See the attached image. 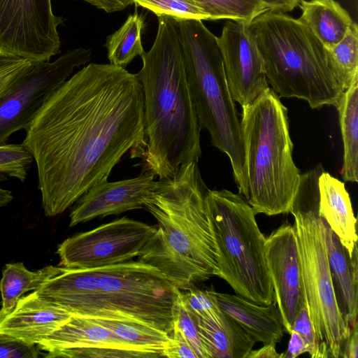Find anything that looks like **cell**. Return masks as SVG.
Returning a JSON list of instances; mask_svg holds the SVG:
<instances>
[{
	"label": "cell",
	"mask_w": 358,
	"mask_h": 358,
	"mask_svg": "<svg viewBox=\"0 0 358 358\" xmlns=\"http://www.w3.org/2000/svg\"><path fill=\"white\" fill-rule=\"evenodd\" d=\"M26 131L22 144L36 164L45 214L59 215L108 180L128 151L143 157L142 85L125 69L90 63L55 91Z\"/></svg>",
	"instance_id": "1"
},
{
	"label": "cell",
	"mask_w": 358,
	"mask_h": 358,
	"mask_svg": "<svg viewBox=\"0 0 358 358\" xmlns=\"http://www.w3.org/2000/svg\"><path fill=\"white\" fill-rule=\"evenodd\" d=\"M136 73L144 96L145 169L159 179L201 156L198 117L185 70L176 20L158 17L155 40Z\"/></svg>",
	"instance_id": "2"
},
{
	"label": "cell",
	"mask_w": 358,
	"mask_h": 358,
	"mask_svg": "<svg viewBox=\"0 0 358 358\" xmlns=\"http://www.w3.org/2000/svg\"><path fill=\"white\" fill-rule=\"evenodd\" d=\"M208 191L196 162L162 178L143 202L156 231L138 260L156 268L180 290L218 275L217 254L205 206Z\"/></svg>",
	"instance_id": "3"
},
{
	"label": "cell",
	"mask_w": 358,
	"mask_h": 358,
	"mask_svg": "<svg viewBox=\"0 0 358 358\" xmlns=\"http://www.w3.org/2000/svg\"><path fill=\"white\" fill-rule=\"evenodd\" d=\"M180 291L156 268L130 260L95 268H64L34 292L72 315L130 319L171 336Z\"/></svg>",
	"instance_id": "4"
},
{
	"label": "cell",
	"mask_w": 358,
	"mask_h": 358,
	"mask_svg": "<svg viewBox=\"0 0 358 358\" xmlns=\"http://www.w3.org/2000/svg\"><path fill=\"white\" fill-rule=\"evenodd\" d=\"M248 29L268 84L280 98L304 100L313 109L337 106L345 90L334 74L329 52L299 19L267 10Z\"/></svg>",
	"instance_id": "5"
},
{
	"label": "cell",
	"mask_w": 358,
	"mask_h": 358,
	"mask_svg": "<svg viewBox=\"0 0 358 358\" xmlns=\"http://www.w3.org/2000/svg\"><path fill=\"white\" fill-rule=\"evenodd\" d=\"M242 108L246 176L243 198L256 214L288 213L301 173L293 160L287 109L270 87Z\"/></svg>",
	"instance_id": "6"
},
{
	"label": "cell",
	"mask_w": 358,
	"mask_h": 358,
	"mask_svg": "<svg viewBox=\"0 0 358 358\" xmlns=\"http://www.w3.org/2000/svg\"><path fill=\"white\" fill-rule=\"evenodd\" d=\"M186 78L201 129L229 157L239 194L246 191L245 151L239 113L227 83L215 36L201 20L176 21Z\"/></svg>",
	"instance_id": "7"
},
{
	"label": "cell",
	"mask_w": 358,
	"mask_h": 358,
	"mask_svg": "<svg viewBox=\"0 0 358 358\" xmlns=\"http://www.w3.org/2000/svg\"><path fill=\"white\" fill-rule=\"evenodd\" d=\"M319 164L301 174L289 211L294 218L305 299L316 336L329 357H341L351 327L339 306L326 247L324 220L319 215Z\"/></svg>",
	"instance_id": "8"
},
{
	"label": "cell",
	"mask_w": 358,
	"mask_h": 358,
	"mask_svg": "<svg viewBox=\"0 0 358 358\" xmlns=\"http://www.w3.org/2000/svg\"><path fill=\"white\" fill-rule=\"evenodd\" d=\"M205 206L215 246L218 277L237 295L260 305L274 301L266 263V237L246 200L227 189H208Z\"/></svg>",
	"instance_id": "9"
},
{
	"label": "cell",
	"mask_w": 358,
	"mask_h": 358,
	"mask_svg": "<svg viewBox=\"0 0 358 358\" xmlns=\"http://www.w3.org/2000/svg\"><path fill=\"white\" fill-rule=\"evenodd\" d=\"M92 52L78 48L52 62H35L0 96V145L10 136L27 130L43 104L69 77L73 69L90 61Z\"/></svg>",
	"instance_id": "10"
},
{
	"label": "cell",
	"mask_w": 358,
	"mask_h": 358,
	"mask_svg": "<svg viewBox=\"0 0 358 358\" xmlns=\"http://www.w3.org/2000/svg\"><path fill=\"white\" fill-rule=\"evenodd\" d=\"M156 229V225L127 217L114 220L64 240L57 252L59 266L89 269L130 261Z\"/></svg>",
	"instance_id": "11"
},
{
	"label": "cell",
	"mask_w": 358,
	"mask_h": 358,
	"mask_svg": "<svg viewBox=\"0 0 358 358\" xmlns=\"http://www.w3.org/2000/svg\"><path fill=\"white\" fill-rule=\"evenodd\" d=\"M51 0H0V55L49 62L60 52Z\"/></svg>",
	"instance_id": "12"
},
{
	"label": "cell",
	"mask_w": 358,
	"mask_h": 358,
	"mask_svg": "<svg viewBox=\"0 0 358 358\" xmlns=\"http://www.w3.org/2000/svg\"><path fill=\"white\" fill-rule=\"evenodd\" d=\"M248 25L229 20L217 37L231 96L242 108L252 103L269 87L261 56Z\"/></svg>",
	"instance_id": "13"
},
{
	"label": "cell",
	"mask_w": 358,
	"mask_h": 358,
	"mask_svg": "<svg viewBox=\"0 0 358 358\" xmlns=\"http://www.w3.org/2000/svg\"><path fill=\"white\" fill-rule=\"evenodd\" d=\"M264 255L274 301L285 331L289 334L294 317L306 303L294 225L284 223L272 231L266 238Z\"/></svg>",
	"instance_id": "14"
},
{
	"label": "cell",
	"mask_w": 358,
	"mask_h": 358,
	"mask_svg": "<svg viewBox=\"0 0 358 358\" xmlns=\"http://www.w3.org/2000/svg\"><path fill=\"white\" fill-rule=\"evenodd\" d=\"M155 185V175L148 171L133 178L100 182L78 199L70 214L69 226L143 208L145 198Z\"/></svg>",
	"instance_id": "15"
},
{
	"label": "cell",
	"mask_w": 358,
	"mask_h": 358,
	"mask_svg": "<svg viewBox=\"0 0 358 358\" xmlns=\"http://www.w3.org/2000/svg\"><path fill=\"white\" fill-rule=\"evenodd\" d=\"M71 316L70 312L34 291L21 297L12 313L0 322V333L37 345Z\"/></svg>",
	"instance_id": "16"
},
{
	"label": "cell",
	"mask_w": 358,
	"mask_h": 358,
	"mask_svg": "<svg viewBox=\"0 0 358 358\" xmlns=\"http://www.w3.org/2000/svg\"><path fill=\"white\" fill-rule=\"evenodd\" d=\"M214 294L221 310L235 320L255 342L265 345L281 341L285 328L275 301L265 306L237 294L215 290Z\"/></svg>",
	"instance_id": "17"
},
{
	"label": "cell",
	"mask_w": 358,
	"mask_h": 358,
	"mask_svg": "<svg viewBox=\"0 0 358 358\" xmlns=\"http://www.w3.org/2000/svg\"><path fill=\"white\" fill-rule=\"evenodd\" d=\"M319 215L352 257L357 245V219L344 182L323 170L318 178Z\"/></svg>",
	"instance_id": "18"
},
{
	"label": "cell",
	"mask_w": 358,
	"mask_h": 358,
	"mask_svg": "<svg viewBox=\"0 0 358 358\" xmlns=\"http://www.w3.org/2000/svg\"><path fill=\"white\" fill-rule=\"evenodd\" d=\"M37 345L40 350L47 352L89 347H110L141 351L103 326L88 317L76 315H72L68 322L41 341Z\"/></svg>",
	"instance_id": "19"
},
{
	"label": "cell",
	"mask_w": 358,
	"mask_h": 358,
	"mask_svg": "<svg viewBox=\"0 0 358 358\" xmlns=\"http://www.w3.org/2000/svg\"><path fill=\"white\" fill-rule=\"evenodd\" d=\"M324 236L329 264L343 307V313L350 327L357 319L358 264L357 247L355 246L350 257L338 236L324 220Z\"/></svg>",
	"instance_id": "20"
},
{
	"label": "cell",
	"mask_w": 358,
	"mask_h": 358,
	"mask_svg": "<svg viewBox=\"0 0 358 358\" xmlns=\"http://www.w3.org/2000/svg\"><path fill=\"white\" fill-rule=\"evenodd\" d=\"M194 318L207 358H245L252 350L255 340L225 313L217 321Z\"/></svg>",
	"instance_id": "21"
},
{
	"label": "cell",
	"mask_w": 358,
	"mask_h": 358,
	"mask_svg": "<svg viewBox=\"0 0 358 358\" xmlns=\"http://www.w3.org/2000/svg\"><path fill=\"white\" fill-rule=\"evenodd\" d=\"M299 18L329 50L341 42L354 23L336 0H300Z\"/></svg>",
	"instance_id": "22"
},
{
	"label": "cell",
	"mask_w": 358,
	"mask_h": 358,
	"mask_svg": "<svg viewBox=\"0 0 358 358\" xmlns=\"http://www.w3.org/2000/svg\"><path fill=\"white\" fill-rule=\"evenodd\" d=\"M64 268L60 266H48L30 271L22 262L6 264L0 281L2 299L0 322L12 313L25 292L38 289L46 281L62 272Z\"/></svg>",
	"instance_id": "23"
},
{
	"label": "cell",
	"mask_w": 358,
	"mask_h": 358,
	"mask_svg": "<svg viewBox=\"0 0 358 358\" xmlns=\"http://www.w3.org/2000/svg\"><path fill=\"white\" fill-rule=\"evenodd\" d=\"M343 143V178L358 180V78L346 89L337 106Z\"/></svg>",
	"instance_id": "24"
},
{
	"label": "cell",
	"mask_w": 358,
	"mask_h": 358,
	"mask_svg": "<svg viewBox=\"0 0 358 358\" xmlns=\"http://www.w3.org/2000/svg\"><path fill=\"white\" fill-rule=\"evenodd\" d=\"M88 318L108 329L137 350L164 357V350L171 341V336L166 332L130 319Z\"/></svg>",
	"instance_id": "25"
},
{
	"label": "cell",
	"mask_w": 358,
	"mask_h": 358,
	"mask_svg": "<svg viewBox=\"0 0 358 358\" xmlns=\"http://www.w3.org/2000/svg\"><path fill=\"white\" fill-rule=\"evenodd\" d=\"M144 20L138 13L129 15L123 25L106 38L110 64L122 69L144 52L141 42V31Z\"/></svg>",
	"instance_id": "26"
},
{
	"label": "cell",
	"mask_w": 358,
	"mask_h": 358,
	"mask_svg": "<svg viewBox=\"0 0 358 358\" xmlns=\"http://www.w3.org/2000/svg\"><path fill=\"white\" fill-rule=\"evenodd\" d=\"M328 51L334 74L341 87L345 90L356 78H358L357 23L354 22L343 39Z\"/></svg>",
	"instance_id": "27"
},
{
	"label": "cell",
	"mask_w": 358,
	"mask_h": 358,
	"mask_svg": "<svg viewBox=\"0 0 358 358\" xmlns=\"http://www.w3.org/2000/svg\"><path fill=\"white\" fill-rule=\"evenodd\" d=\"M208 20L227 19L249 24L267 11L259 0H197Z\"/></svg>",
	"instance_id": "28"
},
{
	"label": "cell",
	"mask_w": 358,
	"mask_h": 358,
	"mask_svg": "<svg viewBox=\"0 0 358 358\" xmlns=\"http://www.w3.org/2000/svg\"><path fill=\"white\" fill-rule=\"evenodd\" d=\"M134 3L145 8L157 17L166 16L176 20H208V16L197 0H133Z\"/></svg>",
	"instance_id": "29"
},
{
	"label": "cell",
	"mask_w": 358,
	"mask_h": 358,
	"mask_svg": "<svg viewBox=\"0 0 358 358\" xmlns=\"http://www.w3.org/2000/svg\"><path fill=\"white\" fill-rule=\"evenodd\" d=\"M31 154L21 144L0 145V176L24 182L34 162Z\"/></svg>",
	"instance_id": "30"
},
{
	"label": "cell",
	"mask_w": 358,
	"mask_h": 358,
	"mask_svg": "<svg viewBox=\"0 0 358 358\" xmlns=\"http://www.w3.org/2000/svg\"><path fill=\"white\" fill-rule=\"evenodd\" d=\"M180 297L186 308L195 317L217 321L224 314L217 303L214 289L201 290L194 287L180 290Z\"/></svg>",
	"instance_id": "31"
},
{
	"label": "cell",
	"mask_w": 358,
	"mask_h": 358,
	"mask_svg": "<svg viewBox=\"0 0 358 358\" xmlns=\"http://www.w3.org/2000/svg\"><path fill=\"white\" fill-rule=\"evenodd\" d=\"M48 358H159L157 355L110 347L76 348L48 352Z\"/></svg>",
	"instance_id": "32"
},
{
	"label": "cell",
	"mask_w": 358,
	"mask_h": 358,
	"mask_svg": "<svg viewBox=\"0 0 358 358\" xmlns=\"http://www.w3.org/2000/svg\"><path fill=\"white\" fill-rule=\"evenodd\" d=\"M173 326L184 335L198 358H207L197 324L194 317L185 306L180 297V291L174 304Z\"/></svg>",
	"instance_id": "33"
},
{
	"label": "cell",
	"mask_w": 358,
	"mask_h": 358,
	"mask_svg": "<svg viewBox=\"0 0 358 358\" xmlns=\"http://www.w3.org/2000/svg\"><path fill=\"white\" fill-rule=\"evenodd\" d=\"M291 330L297 331L301 336L306 345L307 353L311 357H329L327 346L321 343L316 336L306 302L294 317Z\"/></svg>",
	"instance_id": "34"
},
{
	"label": "cell",
	"mask_w": 358,
	"mask_h": 358,
	"mask_svg": "<svg viewBox=\"0 0 358 358\" xmlns=\"http://www.w3.org/2000/svg\"><path fill=\"white\" fill-rule=\"evenodd\" d=\"M34 63L27 59L0 55V96L29 71Z\"/></svg>",
	"instance_id": "35"
},
{
	"label": "cell",
	"mask_w": 358,
	"mask_h": 358,
	"mask_svg": "<svg viewBox=\"0 0 358 358\" xmlns=\"http://www.w3.org/2000/svg\"><path fill=\"white\" fill-rule=\"evenodd\" d=\"M39 354L40 348L36 344L0 333V358H37Z\"/></svg>",
	"instance_id": "36"
},
{
	"label": "cell",
	"mask_w": 358,
	"mask_h": 358,
	"mask_svg": "<svg viewBox=\"0 0 358 358\" xmlns=\"http://www.w3.org/2000/svg\"><path fill=\"white\" fill-rule=\"evenodd\" d=\"M164 357L168 358H198L190 343L175 326L171 335V341L164 349Z\"/></svg>",
	"instance_id": "37"
},
{
	"label": "cell",
	"mask_w": 358,
	"mask_h": 358,
	"mask_svg": "<svg viewBox=\"0 0 358 358\" xmlns=\"http://www.w3.org/2000/svg\"><path fill=\"white\" fill-rule=\"evenodd\" d=\"M287 350L282 353V358H296L307 353V348L301 336L296 331L291 330Z\"/></svg>",
	"instance_id": "38"
},
{
	"label": "cell",
	"mask_w": 358,
	"mask_h": 358,
	"mask_svg": "<svg viewBox=\"0 0 358 358\" xmlns=\"http://www.w3.org/2000/svg\"><path fill=\"white\" fill-rule=\"evenodd\" d=\"M106 13L121 11L134 3L133 0H83Z\"/></svg>",
	"instance_id": "39"
},
{
	"label": "cell",
	"mask_w": 358,
	"mask_h": 358,
	"mask_svg": "<svg viewBox=\"0 0 358 358\" xmlns=\"http://www.w3.org/2000/svg\"><path fill=\"white\" fill-rule=\"evenodd\" d=\"M358 356V324L351 327L350 334L345 343L341 357L357 358Z\"/></svg>",
	"instance_id": "40"
},
{
	"label": "cell",
	"mask_w": 358,
	"mask_h": 358,
	"mask_svg": "<svg viewBox=\"0 0 358 358\" xmlns=\"http://www.w3.org/2000/svg\"><path fill=\"white\" fill-rule=\"evenodd\" d=\"M268 10L283 13L292 11L299 6L300 0H259Z\"/></svg>",
	"instance_id": "41"
},
{
	"label": "cell",
	"mask_w": 358,
	"mask_h": 358,
	"mask_svg": "<svg viewBox=\"0 0 358 358\" xmlns=\"http://www.w3.org/2000/svg\"><path fill=\"white\" fill-rule=\"evenodd\" d=\"M275 345V343L265 344L259 349L252 350L245 358H282V353L277 352Z\"/></svg>",
	"instance_id": "42"
},
{
	"label": "cell",
	"mask_w": 358,
	"mask_h": 358,
	"mask_svg": "<svg viewBox=\"0 0 358 358\" xmlns=\"http://www.w3.org/2000/svg\"><path fill=\"white\" fill-rule=\"evenodd\" d=\"M13 199L12 192L0 187V208L7 206Z\"/></svg>",
	"instance_id": "43"
}]
</instances>
